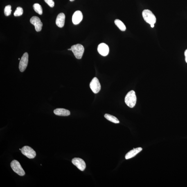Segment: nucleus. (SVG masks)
<instances>
[{
  "label": "nucleus",
  "mask_w": 187,
  "mask_h": 187,
  "mask_svg": "<svg viewBox=\"0 0 187 187\" xmlns=\"http://www.w3.org/2000/svg\"><path fill=\"white\" fill-rule=\"evenodd\" d=\"M136 97L135 92L134 91H131L126 95L125 102L127 106L130 108H133L136 105Z\"/></svg>",
  "instance_id": "nucleus-1"
},
{
  "label": "nucleus",
  "mask_w": 187,
  "mask_h": 187,
  "mask_svg": "<svg viewBox=\"0 0 187 187\" xmlns=\"http://www.w3.org/2000/svg\"><path fill=\"white\" fill-rule=\"evenodd\" d=\"M142 15L145 21L148 24L151 25L156 23V17L151 10H143L142 12Z\"/></svg>",
  "instance_id": "nucleus-2"
},
{
  "label": "nucleus",
  "mask_w": 187,
  "mask_h": 187,
  "mask_svg": "<svg viewBox=\"0 0 187 187\" xmlns=\"http://www.w3.org/2000/svg\"><path fill=\"white\" fill-rule=\"evenodd\" d=\"M71 50L77 59L82 58L84 51V46L80 44L74 45L71 47Z\"/></svg>",
  "instance_id": "nucleus-3"
},
{
  "label": "nucleus",
  "mask_w": 187,
  "mask_h": 187,
  "mask_svg": "<svg viewBox=\"0 0 187 187\" xmlns=\"http://www.w3.org/2000/svg\"><path fill=\"white\" fill-rule=\"evenodd\" d=\"M10 166L14 171L21 176H24L25 172L21 167L20 163L17 160H13L10 163Z\"/></svg>",
  "instance_id": "nucleus-4"
},
{
  "label": "nucleus",
  "mask_w": 187,
  "mask_h": 187,
  "mask_svg": "<svg viewBox=\"0 0 187 187\" xmlns=\"http://www.w3.org/2000/svg\"><path fill=\"white\" fill-rule=\"evenodd\" d=\"M23 154L29 159H33L36 156V153L31 147L25 146L22 147L21 150Z\"/></svg>",
  "instance_id": "nucleus-5"
},
{
  "label": "nucleus",
  "mask_w": 187,
  "mask_h": 187,
  "mask_svg": "<svg viewBox=\"0 0 187 187\" xmlns=\"http://www.w3.org/2000/svg\"><path fill=\"white\" fill-rule=\"evenodd\" d=\"M28 53H25L21 57L19 63V68L21 72H23L26 69L28 63Z\"/></svg>",
  "instance_id": "nucleus-6"
},
{
  "label": "nucleus",
  "mask_w": 187,
  "mask_h": 187,
  "mask_svg": "<svg viewBox=\"0 0 187 187\" xmlns=\"http://www.w3.org/2000/svg\"><path fill=\"white\" fill-rule=\"evenodd\" d=\"M90 87L94 93L97 94L99 92L101 89V86L96 77H94L91 80L90 84Z\"/></svg>",
  "instance_id": "nucleus-7"
},
{
  "label": "nucleus",
  "mask_w": 187,
  "mask_h": 187,
  "mask_svg": "<svg viewBox=\"0 0 187 187\" xmlns=\"http://www.w3.org/2000/svg\"><path fill=\"white\" fill-rule=\"evenodd\" d=\"M30 21L35 26L36 31L39 32L42 30L43 24L39 17L34 16L30 19Z\"/></svg>",
  "instance_id": "nucleus-8"
},
{
  "label": "nucleus",
  "mask_w": 187,
  "mask_h": 187,
  "mask_svg": "<svg viewBox=\"0 0 187 187\" xmlns=\"http://www.w3.org/2000/svg\"><path fill=\"white\" fill-rule=\"evenodd\" d=\"M72 163L82 171L85 170L86 165L83 160L79 158H75L72 160Z\"/></svg>",
  "instance_id": "nucleus-9"
},
{
  "label": "nucleus",
  "mask_w": 187,
  "mask_h": 187,
  "mask_svg": "<svg viewBox=\"0 0 187 187\" xmlns=\"http://www.w3.org/2000/svg\"><path fill=\"white\" fill-rule=\"evenodd\" d=\"M98 50V53L103 56H106L109 53V48L108 46L104 43H101L99 45Z\"/></svg>",
  "instance_id": "nucleus-10"
},
{
  "label": "nucleus",
  "mask_w": 187,
  "mask_h": 187,
  "mask_svg": "<svg viewBox=\"0 0 187 187\" xmlns=\"http://www.w3.org/2000/svg\"><path fill=\"white\" fill-rule=\"evenodd\" d=\"M83 15L81 12L80 10L75 11L73 14L72 17V21L75 25L78 24L82 20Z\"/></svg>",
  "instance_id": "nucleus-11"
},
{
  "label": "nucleus",
  "mask_w": 187,
  "mask_h": 187,
  "mask_svg": "<svg viewBox=\"0 0 187 187\" xmlns=\"http://www.w3.org/2000/svg\"><path fill=\"white\" fill-rule=\"evenodd\" d=\"M65 15L64 13H60L57 16L56 19V24L60 28L63 27L65 22Z\"/></svg>",
  "instance_id": "nucleus-12"
},
{
  "label": "nucleus",
  "mask_w": 187,
  "mask_h": 187,
  "mask_svg": "<svg viewBox=\"0 0 187 187\" xmlns=\"http://www.w3.org/2000/svg\"><path fill=\"white\" fill-rule=\"evenodd\" d=\"M143 150V148L141 147H139L136 148H134L133 150H131L130 152L127 153L125 156L126 159H130L135 156L136 154L139 153Z\"/></svg>",
  "instance_id": "nucleus-13"
},
{
  "label": "nucleus",
  "mask_w": 187,
  "mask_h": 187,
  "mask_svg": "<svg viewBox=\"0 0 187 187\" xmlns=\"http://www.w3.org/2000/svg\"><path fill=\"white\" fill-rule=\"evenodd\" d=\"M53 112L55 114L60 116H68L71 114L69 111L64 109H57L54 110Z\"/></svg>",
  "instance_id": "nucleus-14"
},
{
  "label": "nucleus",
  "mask_w": 187,
  "mask_h": 187,
  "mask_svg": "<svg viewBox=\"0 0 187 187\" xmlns=\"http://www.w3.org/2000/svg\"><path fill=\"white\" fill-rule=\"evenodd\" d=\"M114 23L119 28L120 30L122 31H125L126 29V28L125 24L121 21L119 19H116L115 20Z\"/></svg>",
  "instance_id": "nucleus-15"
},
{
  "label": "nucleus",
  "mask_w": 187,
  "mask_h": 187,
  "mask_svg": "<svg viewBox=\"0 0 187 187\" xmlns=\"http://www.w3.org/2000/svg\"><path fill=\"white\" fill-rule=\"evenodd\" d=\"M104 117L109 121L115 123H120L119 120L116 117L110 114H106L104 115Z\"/></svg>",
  "instance_id": "nucleus-16"
},
{
  "label": "nucleus",
  "mask_w": 187,
  "mask_h": 187,
  "mask_svg": "<svg viewBox=\"0 0 187 187\" xmlns=\"http://www.w3.org/2000/svg\"><path fill=\"white\" fill-rule=\"evenodd\" d=\"M33 8L35 11L39 15H42L43 13V10L42 7L39 3H35L33 5Z\"/></svg>",
  "instance_id": "nucleus-17"
},
{
  "label": "nucleus",
  "mask_w": 187,
  "mask_h": 187,
  "mask_svg": "<svg viewBox=\"0 0 187 187\" xmlns=\"http://www.w3.org/2000/svg\"><path fill=\"white\" fill-rule=\"evenodd\" d=\"M23 12V8L21 7H18L16 9L14 12V15L15 17H19L22 15Z\"/></svg>",
  "instance_id": "nucleus-18"
},
{
  "label": "nucleus",
  "mask_w": 187,
  "mask_h": 187,
  "mask_svg": "<svg viewBox=\"0 0 187 187\" xmlns=\"http://www.w3.org/2000/svg\"><path fill=\"white\" fill-rule=\"evenodd\" d=\"M11 6L10 5H8L5 7L4 12L6 16H8L10 15L12 12Z\"/></svg>",
  "instance_id": "nucleus-19"
},
{
  "label": "nucleus",
  "mask_w": 187,
  "mask_h": 187,
  "mask_svg": "<svg viewBox=\"0 0 187 187\" xmlns=\"http://www.w3.org/2000/svg\"><path fill=\"white\" fill-rule=\"evenodd\" d=\"M44 1L51 8L54 6L55 2L53 0H44Z\"/></svg>",
  "instance_id": "nucleus-20"
},
{
  "label": "nucleus",
  "mask_w": 187,
  "mask_h": 187,
  "mask_svg": "<svg viewBox=\"0 0 187 187\" xmlns=\"http://www.w3.org/2000/svg\"><path fill=\"white\" fill-rule=\"evenodd\" d=\"M184 55H185V57H186L187 56V49L185 51Z\"/></svg>",
  "instance_id": "nucleus-21"
},
{
  "label": "nucleus",
  "mask_w": 187,
  "mask_h": 187,
  "mask_svg": "<svg viewBox=\"0 0 187 187\" xmlns=\"http://www.w3.org/2000/svg\"><path fill=\"white\" fill-rule=\"evenodd\" d=\"M151 27L153 28H154V24H151Z\"/></svg>",
  "instance_id": "nucleus-22"
},
{
  "label": "nucleus",
  "mask_w": 187,
  "mask_h": 187,
  "mask_svg": "<svg viewBox=\"0 0 187 187\" xmlns=\"http://www.w3.org/2000/svg\"><path fill=\"white\" fill-rule=\"evenodd\" d=\"M185 60H186V62L187 63V56L186 57V58H185Z\"/></svg>",
  "instance_id": "nucleus-23"
},
{
  "label": "nucleus",
  "mask_w": 187,
  "mask_h": 187,
  "mask_svg": "<svg viewBox=\"0 0 187 187\" xmlns=\"http://www.w3.org/2000/svg\"><path fill=\"white\" fill-rule=\"evenodd\" d=\"M69 1H75V0H69Z\"/></svg>",
  "instance_id": "nucleus-24"
},
{
  "label": "nucleus",
  "mask_w": 187,
  "mask_h": 187,
  "mask_svg": "<svg viewBox=\"0 0 187 187\" xmlns=\"http://www.w3.org/2000/svg\"><path fill=\"white\" fill-rule=\"evenodd\" d=\"M68 50H71V48H70V49H68Z\"/></svg>",
  "instance_id": "nucleus-25"
}]
</instances>
